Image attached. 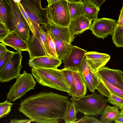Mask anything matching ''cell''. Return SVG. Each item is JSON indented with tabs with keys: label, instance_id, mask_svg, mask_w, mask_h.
<instances>
[{
	"label": "cell",
	"instance_id": "obj_5",
	"mask_svg": "<svg viewBox=\"0 0 123 123\" xmlns=\"http://www.w3.org/2000/svg\"><path fill=\"white\" fill-rule=\"evenodd\" d=\"M48 32L44 24L40 26L35 34H32L26 42L30 59L43 56H51L48 41Z\"/></svg>",
	"mask_w": 123,
	"mask_h": 123
},
{
	"label": "cell",
	"instance_id": "obj_17",
	"mask_svg": "<svg viewBox=\"0 0 123 123\" xmlns=\"http://www.w3.org/2000/svg\"><path fill=\"white\" fill-rule=\"evenodd\" d=\"M95 72V71H94ZM98 78L99 83L96 89L104 96L109 97L111 94H114L123 98V90L113 85L95 72Z\"/></svg>",
	"mask_w": 123,
	"mask_h": 123
},
{
	"label": "cell",
	"instance_id": "obj_33",
	"mask_svg": "<svg viewBox=\"0 0 123 123\" xmlns=\"http://www.w3.org/2000/svg\"><path fill=\"white\" fill-rule=\"evenodd\" d=\"M6 10L2 1L0 0V23L3 24L6 26Z\"/></svg>",
	"mask_w": 123,
	"mask_h": 123
},
{
	"label": "cell",
	"instance_id": "obj_12",
	"mask_svg": "<svg viewBox=\"0 0 123 123\" xmlns=\"http://www.w3.org/2000/svg\"><path fill=\"white\" fill-rule=\"evenodd\" d=\"M45 24L47 31L52 39L58 38L71 43L74 40L68 27L61 26L49 21Z\"/></svg>",
	"mask_w": 123,
	"mask_h": 123
},
{
	"label": "cell",
	"instance_id": "obj_48",
	"mask_svg": "<svg viewBox=\"0 0 123 123\" xmlns=\"http://www.w3.org/2000/svg\"></svg>",
	"mask_w": 123,
	"mask_h": 123
},
{
	"label": "cell",
	"instance_id": "obj_13",
	"mask_svg": "<svg viewBox=\"0 0 123 123\" xmlns=\"http://www.w3.org/2000/svg\"><path fill=\"white\" fill-rule=\"evenodd\" d=\"M96 71L109 83L123 90V78L119 69H112L104 66Z\"/></svg>",
	"mask_w": 123,
	"mask_h": 123
},
{
	"label": "cell",
	"instance_id": "obj_42",
	"mask_svg": "<svg viewBox=\"0 0 123 123\" xmlns=\"http://www.w3.org/2000/svg\"><path fill=\"white\" fill-rule=\"evenodd\" d=\"M68 2H70L78 3L82 0H66Z\"/></svg>",
	"mask_w": 123,
	"mask_h": 123
},
{
	"label": "cell",
	"instance_id": "obj_23",
	"mask_svg": "<svg viewBox=\"0 0 123 123\" xmlns=\"http://www.w3.org/2000/svg\"><path fill=\"white\" fill-rule=\"evenodd\" d=\"M118 108L116 106H111L107 105L101 114L100 118L102 123H111L114 120L120 112Z\"/></svg>",
	"mask_w": 123,
	"mask_h": 123
},
{
	"label": "cell",
	"instance_id": "obj_27",
	"mask_svg": "<svg viewBox=\"0 0 123 123\" xmlns=\"http://www.w3.org/2000/svg\"><path fill=\"white\" fill-rule=\"evenodd\" d=\"M75 104L70 102L64 116V119L66 123H74L77 120L76 114L78 112Z\"/></svg>",
	"mask_w": 123,
	"mask_h": 123
},
{
	"label": "cell",
	"instance_id": "obj_24",
	"mask_svg": "<svg viewBox=\"0 0 123 123\" xmlns=\"http://www.w3.org/2000/svg\"><path fill=\"white\" fill-rule=\"evenodd\" d=\"M68 5L71 20L75 19L83 14V4L82 0L78 3L68 2Z\"/></svg>",
	"mask_w": 123,
	"mask_h": 123
},
{
	"label": "cell",
	"instance_id": "obj_26",
	"mask_svg": "<svg viewBox=\"0 0 123 123\" xmlns=\"http://www.w3.org/2000/svg\"><path fill=\"white\" fill-rule=\"evenodd\" d=\"M113 42L118 48H123V26L117 25L112 35Z\"/></svg>",
	"mask_w": 123,
	"mask_h": 123
},
{
	"label": "cell",
	"instance_id": "obj_31",
	"mask_svg": "<svg viewBox=\"0 0 123 123\" xmlns=\"http://www.w3.org/2000/svg\"><path fill=\"white\" fill-rule=\"evenodd\" d=\"M74 123H102V122L101 121L95 117L85 115L81 119L77 120Z\"/></svg>",
	"mask_w": 123,
	"mask_h": 123
},
{
	"label": "cell",
	"instance_id": "obj_49",
	"mask_svg": "<svg viewBox=\"0 0 123 123\" xmlns=\"http://www.w3.org/2000/svg\"></svg>",
	"mask_w": 123,
	"mask_h": 123
},
{
	"label": "cell",
	"instance_id": "obj_20",
	"mask_svg": "<svg viewBox=\"0 0 123 123\" xmlns=\"http://www.w3.org/2000/svg\"><path fill=\"white\" fill-rule=\"evenodd\" d=\"M72 69L76 89V92L73 97L78 99L86 95L87 92V87L79 69Z\"/></svg>",
	"mask_w": 123,
	"mask_h": 123
},
{
	"label": "cell",
	"instance_id": "obj_8",
	"mask_svg": "<svg viewBox=\"0 0 123 123\" xmlns=\"http://www.w3.org/2000/svg\"><path fill=\"white\" fill-rule=\"evenodd\" d=\"M41 0H21L20 3L29 17L39 25L49 21L48 7L43 8Z\"/></svg>",
	"mask_w": 123,
	"mask_h": 123
},
{
	"label": "cell",
	"instance_id": "obj_41",
	"mask_svg": "<svg viewBox=\"0 0 123 123\" xmlns=\"http://www.w3.org/2000/svg\"><path fill=\"white\" fill-rule=\"evenodd\" d=\"M60 0H49V2L48 3V6Z\"/></svg>",
	"mask_w": 123,
	"mask_h": 123
},
{
	"label": "cell",
	"instance_id": "obj_4",
	"mask_svg": "<svg viewBox=\"0 0 123 123\" xmlns=\"http://www.w3.org/2000/svg\"><path fill=\"white\" fill-rule=\"evenodd\" d=\"M70 99L78 111L85 115L96 116L101 114L107 103L103 95L95 92L78 99L72 97Z\"/></svg>",
	"mask_w": 123,
	"mask_h": 123
},
{
	"label": "cell",
	"instance_id": "obj_16",
	"mask_svg": "<svg viewBox=\"0 0 123 123\" xmlns=\"http://www.w3.org/2000/svg\"><path fill=\"white\" fill-rule=\"evenodd\" d=\"M91 21L84 15L74 20H71L68 27L73 39L75 35L82 33L89 29L91 25Z\"/></svg>",
	"mask_w": 123,
	"mask_h": 123
},
{
	"label": "cell",
	"instance_id": "obj_45",
	"mask_svg": "<svg viewBox=\"0 0 123 123\" xmlns=\"http://www.w3.org/2000/svg\"><path fill=\"white\" fill-rule=\"evenodd\" d=\"M14 1L16 3H18L20 2L21 0H14Z\"/></svg>",
	"mask_w": 123,
	"mask_h": 123
},
{
	"label": "cell",
	"instance_id": "obj_47",
	"mask_svg": "<svg viewBox=\"0 0 123 123\" xmlns=\"http://www.w3.org/2000/svg\"><path fill=\"white\" fill-rule=\"evenodd\" d=\"M47 1L48 3L49 2V0H46Z\"/></svg>",
	"mask_w": 123,
	"mask_h": 123
},
{
	"label": "cell",
	"instance_id": "obj_29",
	"mask_svg": "<svg viewBox=\"0 0 123 123\" xmlns=\"http://www.w3.org/2000/svg\"><path fill=\"white\" fill-rule=\"evenodd\" d=\"M14 104L7 99L5 102L0 104V118L6 116L10 113L11 107Z\"/></svg>",
	"mask_w": 123,
	"mask_h": 123
},
{
	"label": "cell",
	"instance_id": "obj_1",
	"mask_svg": "<svg viewBox=\"0 0 123 123\" xmlns=\"http://www.w3.org/2000/svg\"><path fill=\"white\" fill-rule=\"evenodd\" d=\"M70 102L68 97L51 92H42L22 101L18 111L31 122L57 123L63 119Z\"/></svg>",
	"mask_w": 123,
	"mask_h": 123
},
{
	"label": "cell",
	"instance_id": "obj_2",
	"mask_svg": "<svg viewBox=\"0 0 123 123\" xmlns=\"http://www.w3.org/2000/svg\"><path fill=\"white\" fill-rule=\"evenodd\" d=\"M6 11V27L27 41L30 37L29 26L20 10L18 3L14 0H1Z\"/></svg>",
	"mask_w": 123,
	"mask_h": 123
},
{
	"label": "cell",
	"instance_id": "obj_21",
	"mask_svg": "<svg viewBox=\"0 0 123 123\" xmlns=\"http://www.w3.org/2000/svg\"><path fill=\"white\" fill-rule=\"evenodd\" d=\"M54 41L58 58L64 61L67 58L72 49V45L70 43L57 38L52 39Z\"/></svg>",
	"mask_w": 123,
	"mask_h": 123
},
{
	"label": "cell",
	"instance_id": "obj_22",
	"mask_svg": "<svg viewBox=\"0 0 123 123\" xmlns=\"http://www.w3.org/2000/svg\"><path fill=\"white\" fill-rule=\"evenodd\" d=\"M83 15L91 21L97 19L98 14L100 10L99 7L91 0H83Z\"/></svg>",
	"mask_w": 123,
	"mask_h": 123
},
{
	"label": "cell",
	"instance_id": "obj_39",
	"mask_svg": "<svg viewBox=\"0 0 123 123\" xmlns=\"http://www.w3.org/2000/svg\"><path fill=\"white\" fill-rule=\"evenodd\" d=\"M97 6L100 7L106 0H91Z\"/></svg>",
	"mask_w": 123,
	"mask_h": 123
},
{
	"label": "cell",
	"instance_id": "obj_14",
	"mask_svg": "<svg viewBox=\"0 0 123 123\" xmlns=\"http://www.w3.org/2000/svg\"><path fill=\"white\" fill-rule=\"evenodd\" d=\"M79 69L85 80L87 87L92 92H94L98 85V80L95 72L89 65L85 58Z\"/></svg>",
	"mask_w": 123,
	"mask_h": 123
},
{
	"label": "cell",
	"instance_id": "obj_11",
	"mask_svg": "<svg viewBox=\"0 0 123 123\" xmlns=\"http://www.w3.org/2000/svg\"><path fill=\"white\" fill-rule=\"evenodd\" d=\"M87 52V50L73 45L70 54L62 62L64 64L63 68L79 69L85 58Z\"/></svg>",
	"mask_w": 123,
	"mask_h": 123
},
{
	"label": "cell",
	"instance_id": "obj_15",
	"mask_svg": "<svg viewBox=\"0 0 123 123\" xmlns=\"http://www.w3.org/2000/svg\"><path fill=\"white\" fill-rule=\"evenodd\" d=\"M110 58V56L108 54L94 51L87 52L85 57L88 65L95 72L105 66Z\"/></svg>",
	"mask_w": 123,
	"mask_h": 123
},
{
	"label": "cell",
	"instance_id": "obj_6",
	"mask_svg": "<svg viewBox=\"0 0 123 123\" xmlns=\"http://www.w3.org/2000/svg\"><path fill=\"white\" fill-rule=\"evenodd\" d=\"M16 79V81L10 87L7 95V99L11 102L20 98L31 90L34 89L36 84L32 74L25 70Z\"/></svg>",
	"mask_w": 123,
	"mask_h": 123
},
{
	"label": "cell",
	"instance_id": "obj_19",
	"mask_svg": "<svg viewBox=\"0 0 123 123\" xmlns=\"http://www.w3.org/2000/svg\"><path fill=\"white\" fill-rule=\"evenodd\" d=\"M31 61L34 68H57L60 66L62 62L58 58L46 56L36 57Z\"/></svg>",
	"mask_w": 123,
	"mask_h": 123
},
{
	"label": "cell",
	"instance_id": "obj_28",
	"mask_svg": "<svg viewBox=\"0 0 123 123\" xmlns=\"http://www.w3.org/2000/svg\"><path fill=\"white\" fill-rule=\"evenodd\" d=\"M18 4L25 20L29 26L32 34H35L39 27L40 26V25L34 21L31 18L24 9L20 2L18 3Z\"/></svg>",
	"mask_w": 123,
	"mask_h": 123
},
{
	"label": "cell",
	"instance_id": "obj_40",
	"mask_svg": "<svg viewBox=\"0 0 123 123\" xmlns=\"http://www.w3.org/2000/svg\"><path fill=\"white\" fill-rule=\"evenodd\" d=\"M117 123H123V115L119 114L114 120Z\"/></svg>",
	"mask_w": 123,
	"mask_h": 123
},
{
	"label": "cell",
	"instance_id": "obj_43",
	"mask_svg": "<svg viewBox=\"0 0 123 123\" xmlns=\"http://www.w3.org/2000/svg\"><path fill=\"white\" fill-rule=\"evenodd\" d=\"M28 64L30 67L34 68V65L33 63L32 62L31 60L30 59L29 60Z\"/></svg>",
	"mask_w": 123,
	"mask_h": 123
},
{
	"label": "cell",
	"instance_id": "obj_32",
	"mask_svg": "<svg viewBox=\"0 0 123 123\" xmlns=\"http://www.w3.org/2000/svg\"><path fill=\"white\" fill-rule=\"evenodd\" d=\"M15 53L8 50L2 57L0 58V70Z\"/></svg>",
	"mask_w": 123,
	"mask_h": 123
},
{
	"label": "cell",
	"instance_id": "obj_35",
	"mask_svg": "<svg viewBox=\"0 0 123 123\" xmlns=\"http://www.w3.org/2000/svg\"><path fill=\"white\" fill-rule=\"evenodd\" d=\"M9 31L6 26L0 23V40L6 36Z\"/></svg>",
	"mask_w": 123,
	"mask_h": 123
},
{
	"label": "cell",
	"instance_id": "obj_3",
	"mask_svg": "<svg viewBox=\"0 0 123 123\" xmlns=\"http://www.w3.org/2000/svg\"><path fill=\"white\" fill-rule=\"evenodd\" d=\"M31 71L36 81L41 85L68 93L69 92L70 86L61 70L32 68Z\"/></svg>",
	"mask_w": 123,
	"mask_h": 123
},
{
	"label": "cell",
	"instance_id": "obj_10",
	"mask_svg": "<svg viewBox=\"0 0 123 123\" xmlns=\"http://www.w3.org/2000/svg\"><path fill=\"white\" fill-rule=\"evenodd\" d=\"M117 25V22L112 19L98 18L93 21L89 30L98 38L104 39L112 36Z\"/></svg>",
	"mask_w": 123,
	"mask_h": 123
},
{
	"label": "cell",
	"instance_id": "obj_36",
	"mask_svg": "<svg viewBox=\"0 0 123 123\" xmlns=\"http://www.w3.org/2000/svg\"><path fill=\"white\" fill-rule=\"evenodd\" d=\"M5 45L2 43H0V58L3 56L9 50L6 49Z\"/></svg>",
	"mask_w": 123,
	"mask_h": 123
},
{
	"label": "cell",
	"instance_id": "obj_30",
	"mask_svg": "<svg viewBox=\"0 0 123 123\" xmlns=\"http://www.w3.org/2000/svg\"><path fill=\"white\" fill-rule=\"evenodd\" d=\"M107 100L108 102L117 107L119 109H123V98L111 94Z\"/></svg>",
	"mask_w": 123,
	"mask_h": 123
},
{
	"label": "cell",
	"instance_id": "obj_25",
	"mask_svg": "<svg viewBox=\"0 0 123 123\" xmlns=\"http://www.w3.org/2000/svg\"><path fill=\"white\" fill-rule=\"evenodd\" d=\"M61 70L66 81L70 87V91L68 95L74 97L76 92V89L72 74V70L70 68H63Z\"/></svg>",
	"mask_w": 123,
	"mask_h": 123
},
{
	"label": "cell",
	"instance_id": "obj_7",
	"mask_svg": "<svg viewBox=\"0 0 123 123\" xmlns=\"http://www.w3.org/2000/svg\"><path fill=\"white\" fill-rule=\"evenodd\" d=\"M47 7L49 21L61 26H68L71 19L66 0H60Z\"/></svg>",
	"mask_w": 123,
	"mask_h": 123
},
{
	"label": "cell",
	"instance_id": "obj_37",
	"mask_svg": "<svg viewBox=\"0 0 123 123\" xmlns=\"http://www.w3.org/2000/svg\"><path fill=\"white\" fill-rule=\"evenodd\" d=\"M30 119H11L10 120V123H29L31 122Z\"/></svg>",
	"mask_w": 123,
	"mask_h": 123
},
{
	"label": "cell",
	"instance_id": "obj_46",
	"mask_svg": "<svg viewBox=\"0 0 123 123\" xmlns=\"http://www.w3.org/2000/svg\"><path fill=\"white\" fill-rule=\"evenodd\" d=\"M120 114L123 115V109H122L121 111L120 112Z\"/></svg>",
	"mask_w": 123,
	"mask_h": 123
},
{
	"label": "cell",
	"instance_id": "obj_18",
	"mask_svg": "<svg viewBox=\"0 0 123 123\" xmlns=\"http://www.w3.org/2000/svg\"><path fill=\"white\" fill-rule=\"evenodd\" d=\"M0 41L5 45L13 48L17 52L20 51H28L26 42L14 32L10 31L7 35L0 40Z\"/></svg>",
	"mask_w": 123,
	"mask_h": 123
},
{
	"label": "cell",
	"instance_id": "obj_34",
	"mask_svg": "<svg viewBox=\"0 0 123 123\" xmlns=\"http://www.w3.org/2000/svg\"><path fill=\"white\" fill-rule=\"evenodd\" d=\"M47 37L49 42L51 56L58 58L56 51L55 46L54 43L49 34L48 32L47 34Z\"/></svg>",
	"mask_w": 123,
	"mask_h": 123
},
{
	"label": "cell",
	"instance_id": "obj_38",
	"mask_svg": "<svg viewBox=\"0 0 123 123\" xmlns=\"http://www.w3.org/2000/svg\"><path fill=\"white\" fill-rule=\"evenodd\" d=\"M117 22V25L123 26V5L120 10V14Z\"/></svg>",
	"mask_w": 123,
	"mask_h": 123
},
{
	"label": "cell",
	"instance_id": "obj_44",
	"mask_svg": "<svg viewBox=\"0 0 123 123\" xmlns=\"http://www.w3.org/2000/svg\"><path fill=\"white\" fill-rule=\"evenodd\" d=\"M119 72H120V73L121 74L123 78V72L120 69H119Z\"/></svg>",
	"mask_w": 123,
	"mask_h": 123
},
{
	"label": "cell",
	"instance_id": "obj_9",
	"mask_svg": "<svg viewBox=\"0 0 123 123\" xmlns=\"http://www.w3.org/2000/svg\"><path fill=\"white\" fill-rule=\"evenodd\" d=\"M22 52L20 51L15 52L0 70L1 83L8 82L16 79L20 74V71L23 68L21 65Z\"/></svg>",
	"mask_w": 123,
	"mask_h": 123
}]
</instances>
